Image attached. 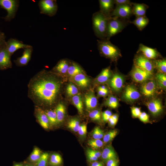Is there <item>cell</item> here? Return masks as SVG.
Here are the masks:
<instances>
[{"label":"cell","mask_w":166,"mask_h":166,"mask_svg":"<svg viewBox=\"0 0 166 166\" xmlns=\"http://www.w3.org/2000/svg\"><path fill=\"white\" fill-rule=\"evenodd\" d=\"M86 152L89 153L98 158L100 157L101 155V152H100L88 148L87 149Z\"/></svg>","instance_id":"7dc6e473"},{"label":"cell","mask_w":166,"mask_h":166,"mask_svg":"<svg viewBox=\"0 0 166 166\" xmlns=\"http://www.w3.org/2000/svg\"><path fill=\"white\" fill-rule=\"evenodd\" d=\"M72 77L75 84L82 88L87 87L90 83V79L85 73L78 74Z\"/></svg>","instance_id":"7402d4cb"},{"label":"cell","mask_w":166,"mask_h":166,"mask_svg":"<svg viewBox=\"0 0 166 166\" xmlns=\"http://www.w3.org/2000/svg\"><path fill=\"white\" fill-rule=\"evenodd\" d=\"M51 73L43 70L30 80L28 96L36 104L51 106L56 103L60 95L62 83Z\"/></svg>","instance_id":"6da1fadb"},{"label":"cell","mask_w":166,"mask_h":166,"mask_svg":"<svg viewBox=\"0 0 166 166\" xmlns=\"http://www.w3.org/2000/svg\"><path fill=\"white\" fill-rule=\"evenodd\" d=\"M66 93L68 97H72L78 93V90L76 86L72 82H70L66 87Z\"/></svg>","instance_id":"e575fe53"},{"label":"cell","mask_w":166,"mask_h":166,"mask_svg":"<svg viewBox=\"0 0 166 166\" xmlns=\"http://www.w3.org/2000/svg\"><path fill=\"white\" fill-rule=\"evenodd\" d=\"M157 84L154 80H148L144 82L141 87V91L145 97H153L156 91Z\"/></svg>","instance_id":"7c38bea8"},{"label":"cell","mask_w":166,"mask_h":166,"mask_svg":"<svg viewBox=\"0 0 166 166\" xmlns=\"http://www.w3.org/2000/svg\"><path fill=\"white\" fill-rule=\"evenodd\" d=\"M10 57L6 45L0 49V70H5L12 67Z\"/></svg>","instance_id":"5bb4252c"},{"label":"cell","mask_w":166,"mask_h":166,"mask_svg":"<svg viewBox=\"0 0 166 166\" xmlns=\"http://www.w3.org/2000/svg\"><path fill=\"white\" fill-rule=\"evenodd\" d=\"M105 105L112 109H116L119 105L118 99L115 96L110 95L105 102Z\"/></svg>","instance_id":"d6a6232c"},{"label":"cell","mask_w":166,"mask_h":166,"mask_svg":"<svg viewBox=\"0 0 166 166\" xmlns=\"http://www.w3.org/2000/svg\"><path fill=\"white\" fill-rule=\"evenodd\" d=\"M44 111L48 119L49 125L53 126L57 124L55 110H47Z\"/></svg>","instance_id":"1f68e13d"},{"label":"cell","mask_w":166,"mask_h":166,"mask_svg":"<svg viewBox=\"0 0 166 166\" xmlns=\"http://www.w3.org/2000/svg\"><path fill=\"white\" fill-rule=\"evenodd\" d=\"M117 131L116 129L109 131L106 134H105L103 137V142L104 143L110 142L117 136Z\"/></svg>","instance_id":"f35d334b"},{"label":"cell","mask_w":166,"mask_h":166,"mask_svg":"<svg viewBox=\"0 0 166 166\" xmlns=\"http://www.w3.org/2000/svg\"><path fill=\"white\" fill-rule=\"evenodd\" d=\"M85 73L82 68L78 64L74 62H70L67 73L71 77L78 74Z\"/></svg>","instance_id":"484cf974"},{"label":"cell","mask_w":166,"mask_h":166,"mask_svg":"<svg viewBox=\"0 0 166 166\" xmlns=\"http://www.w3.org/2000/svg\"><path fill=\"white\" fill-rule=\"evenodd\" d=\"M132 115L134 117H138L141 113L140 108L136 107H132L131 108Z\"/></svg>","instance_id":"bcb514c9"},{"label":"cell","mask_w":166,"mask_h":166,"mask_svg":"<svg viewBox=\"0 0 166 166\" xmlns=\"http://www.w3.org/2000/svg\"><path fill=\"white\" fill-rule=\"evenodd\" d=\"M140 120L144 123H147L149 121V116L145 112H141L138 117Z\"/></svg>","instance_id":"f907efd6"},{"label":"cell","mask_w":166,"mask_h":166,"mask_svg":"<svg viewBox=\"0 0 166 166\" xmlns=\"http://www.w3.org/2000/svg\"><path fill=\"white\" fill-rule=\"evenodd\" d=\"M36 117L41 125L44 129H47L49 127V124L48 117L45 111L38 106L35 111Z\"/></svg>","instance_id":"ffe728a7"},{"label":"cell","mask_w":166,"mask_h":166,"mask_svg":"<svg viewBox=\"0 0 166 166\" xmlns=\"http://www.w3.org/2000/svg\"><path fill=\"white\" fill-rule=\"evenodd\" d=\"M112 76V73L109 67L102 69L97 77L95 81L98 84H103L109 80Z\"/></svg>","instance_id":"603a6c76"},{"label":"cell","mask_w":166,"mask_h":166,"mask_svg":"<svg viewBox=\"0 0 166 166\" xmlns=\"http://www.w3.org/2000/svg\"><path fill=\"white\" fill-rule=\"evenodd\" d=\"M19 5L18 0H0V6L6 10L7 14L4 18L6 21L9 22L14 18Z\"/></svg>","instance_id":"5b68a950"},{"label":"cell","mask_w":166,"mask_h":166,"mask_svg":"<svg viewBox=\"0 0 166 166\" xmlns=\"http://www.w3.org/2000/svg\"><path fill=\"white\" fill-rule=\"evenodd\" d=\"M89 116L92 120L95 121L100 122L102 120L101 113L98 109H94L90 111Z\"/></svg>","instance_id":"ab89813d"},{"label":"cell","mask_w":166,"mask_h":166,"mask_svg":"<svg viewBox=\"0 0 166 166\" xmlns=\"http://www.w3.org/2000/svg\"><path fill=\"white\" fill-rule=\"evenodd\" d=\"M30 45L24 44L22 41L13 38L9 39L6 43V48L11 56L17 50L24 49Z\"/></svg>","instance_id":"8fae6325"},{"label":"cell","mask_w":166,"mask_h":166,"mask_svg":"<svg viewBox=\"0 0 166 166\" xmlns=\"http://www.w3.org/2000/svg\"><path fill=\"white\" fill-rule=\"evenodd\" d=\"M84 101L86 109L88 110L93 109L97 105V98L92 91H89L85 94Z\"/></svg>","instance_id":"d6986e66"},{"label":"cell","mask_w":166,"mask_h":166,"mask_svg":"<svg viewBox=\"0 0 166 166\" xmlns=\"http://www.w3.org/2000/svg\"><path fill=\"white\" fill-rule=\"evenodd\" d=\"M63 160L61 156L58 153H53L49 156L48 165L49 166H61Z\"/></svg>","instance_id":"f546056e"},{"label":"cell","mask_w":166,"mask_h":166,"mask_svg":"<svg viewBox=\"0 0 166 166\" xmlns=\"http://www.w3.org/2000/svg\"><path fill=\"white\" fill-rule=\"evenodd\" d=\"M149 20L145 16L136 17V19L128 22L134 24L140 30H142L148 24Z\"/></svg>","instance_id":"83f0119b"},{"label":"cell","mask_w":166,"mask_h":166,"mask_svg":"<svg viewBox=\"0 0 166 166\" xmlns=\"http://www.w3.org/2000/svg\"><path fill=\"white\" fill-rule=\"evenodd\" d=\"M154 65L160 73H165L166 72V60L164 59L154 61Z\"/></svg>","instance_id":"8d00e7d4"},{"label":"cell","mask_w":166,"mask_h":166,"mask_svg":"<svg viewBox=\"0 0 166 166\" xmlns=\"http://www.w3.org/2000/svg\"><path fill=\"white\" fill-rule=\"evenodd\" d=\"M140 94L135 87L133 85L127 86L125 88L122 98L125 101L132 102L138 99Z\"/></svg>","instance_id":"30bf717a"},{"label":"cell","mask_w":166,"mask_h":166,"mask_svg":"<svg viewBox=\"0 0 166 166\" xmlns=\"http://www.w3.org/2000/svg\"><path fill=\"white\" fill-rule=\"evenodd\" d=\"M156 83L160 87L165 89L166 87V76L164 73H159L156 76Z\"/></svg>","instance_id":"d590c367"},{"label":"cell","mask_w":166,"mask_h":166,"mask_svg":"<svg viewBox=\"0 0 166 166\" xmlns=\"http://www.w3.org/2000/svg\"><path fill=\"white\" fill-rule=\"evenodd\" d=\"M133 80L139 83H144L151 79L152 74L134 66L130 73Z\"/></svg>","instance_id":"9c48e42d"},{"label":"cell","mask_w":166,"mask_h":166,"mask_svg":"<svg viewBox=\"0 0 166 166\" xmlns=\"http://www.w3.org/2000/svg\"><path fill=\"white\" fill-rule=\"evenodd\" d=\"M114 4L116 6L126 4H130L131 3L129 0H114Z\"/></svg>","instance_id":"816d5d0a"},{"label":"cell","mask_w":166,"mask_h":166,"mask_svg":"<svg viewBox=\"0 0 166 166\" xmlns=\"http://www.w3.org/2000/svg\"><path fill=\"white\" fill-rule=\"evenodd\" d=\"M97 90H100L103 91H109L105 85H102L99 86L97 88Z\"/></svg>","instance_id":"9f6ffc18"},{"label":"cell","mask_w":166,"mask_h":166,"mask_svg":"<svg viewBox=\"0 0 166 166\" xmlns=\"http://www.w3.org/2000/svg\"><path fill=\"white\" fill-rule=\"evenodd\" d=\"M99 2L100 8L99 11L107 17H111V14L114 9V0H99Z\"/></svg>","instance_id":"ac0fdd59"},{"label":"cell","mask_w":166,"mask_h":166,"mask_svg":"<svg viewBox=\"0 0 166 166\" xmlns=\"http://www.w3.org/2000/svg\"><path fill=\"white\" fill-rule=\"evenodd\" d=\"M128 22L116 17H109L107 23L106 39L109 40L112 37L121 32Z\"/></svg>","instance_id":"277c9868"},{"label":"cell","mask_w":166,"mask_h":166,"mask_svg":"<svg viewBox=\"0 0 166 166\" xmlns=\"http://www.w3.org/2000/svg\"><path fill=\"white\" fill-rule=\"evenodd\" d=\"M13 166H25V164L22 163H16L14 164Z\"/></svg>","instance_id":"6f0895ef"},{"label":"cell","mask_w":166,"mask_h":166,"mask_svg":"<svg viewBox=\"0 0 166 166\" xmlns=\"http://www.w3.org/2000/svg\"><path fill=\"white\" fill-rule=\"evenodd\" d=\"M49 157L48 153H43L38 161L34 164V166H47Z\"/></svg>","instance_id":"74e56055"},{"label":"cell","mask_w":166,"mask_h":166,"mask_svg":"<svg viewBox=\"0 0 166 166\" xmlns=\"http://www.w3.org/2000/svg\"><path fill=\"white\" fill-rule=\"evenodd\" d=\"M137 52H140L142 55L149 60L156 59L160 56V53L156 49L148 47L142 44H140Z\"/></svg>","instance_id":"2e32d148"},{"label":"cell","mask_w":166,"mask_h":166,"mask_svg":"<svg viewBox=\"0 0 166 166\" xmlns=\"http://www.w3.org/2000/svg\"><path fill=\"white\" fill-rule=\"evenodd\" d=\"M134 63L135 66L152 74L154 68V64L143 55H138L134 59Z\"/></svg>","instance_id":"52a82bcc"},{"label":"cell","mask_w":166,"mask_h":166,"mask_svg":"<svg viewBox=\"0 0 166 166\" xmlns=\"http://www.w3.org/2000/svg\"><path fill=\"white\" fill-rule=\"evenodd\" d=\"M149 111L154 116L160 115L163 111V107L161 100L157 98L154 99L147 103Z\"/></svg>","instance_id":"9a60e30c"},{"label":"cell","mask_w":166,"mask_h":166,"mask_svg":"<svg viewBox=\"0 0 166 166\" xmlns=\"http://www.w3.org/2000/svg\"><path fill=\"white\" fill-rule=\"evenodd\" d=\"M112 115V112L110 111L107 110L102 113V119L104 122H106L108 121Z\"/></svg>","instance_id":"f6af8a7d"},{"label":"cell","mask_w":166,"mask_h":166,"mask_svg":"<svg viewBox=\"0 0 166 166\" xmlns=\"http://www.w3.org/2000/svg\"><path fill=\"white\" fill-rule=\"evenodd\" d=\"M87 126L86 124H80L78 132L79 136L82 137L86 136L87 133Z\"/></svg>","instance_id":"7bdbcfd3"},{"label":"cell","mask_w":166,"mask_h":166,"mask_svg":"<svg viewBox=\"0 0 166 166\" xmlns=\"http://www.w3.org/2000/svg\"><path fill=\"white\" fill-rule=\"evenodd\" d=\"M105 133L99 127H95L93 130L91 135L93 139H101L103 138Z\"/></svg>","instance_id":"60d3db41"},{"label":"cell","mask_w":166,"mask_h":166,"mask_svg":"<svg viewBox=\"0 0 166 166\" xmlns=\"http://www.w3.org/2000/svg\"><path fill=\"white\" fill-rule=\"evenodd\" d=\"M57 124H60L64 121L65 115L66 108L64 104L60 102L57 105L55 109Z\"/></svg>","instance_id":"4316f807"},{"label":"cell","mask_w":166,"mask_h":166,"mask_svg":"<svg viewBox=\"0 0 166 166\" xmlns=\"http://www.w3.org/2000/svg\"><path fill=\"white\" fill-rule=\"evenodd\" d=\"M80 121L77 118H74L70 119L67 123V127L72 131L78 132L80 126Z\"/></svg>","instance_id":"836d02e7"},{"label":"cell","mask_w":166,"mask_h":166,"mask_svg":"<svg viewBox=\"0 0 166 166\" xmlns=\"http://www.w3.org/2000/svg\"><path fill=\"white\" fill-rule=\"evenodd\" d=\"M124 82V78L121 75L116 73L109 81V85L111 89L115 92H119L122 89Z\"/></svg>","instance_id":"4fadbf2b"},{"label":"cell","mask_w":166,"mask_h":166,"mask_svg":"<svg viewBox=\"0 0 166 166\" xmlns=\"http://www.w3.org/2000/svg\"><path fill=\"white\" fill-rule=\"evenodd\" d=\"M87 160L89 162L92 163L97 161L98 158L92 155L91 154L86 152Z\"/></svg>","instance_id":"f5cc1de1"},{"label":"cell","mask_w":166,"mask_h":166,"mask_svg":"<svg viewBox=\"0 0 166 166\" xmlns=\"http://www.w3.org/2000/svg\"><path fill=\"white\" fill-rule=\"evenodd\" d=\"M132 14V8L131 3L116 6L111 13V16L125 19L129 18Z\"/></svg>","instance_id":"ba28073f"},{"label":"cell","mask_w":166,"mask_h":166,"mask_svg":"<svg viewBox=\"0 0 166 166\" xmlns=\"http://www.w3.org/2000/svg\"><path fill=\"white\" fill-rule=\"evenodd\" d=\"M72 101L74 105L77 109L79 114L83 113V99L81 95L79 93L72 97Z\"/></svg>","instance_id":"f1b7e54d"},{"label":"cell","mask_w":166,"mask_h":166,"mask_svg":"<svg viewBox=\"0 0 166 166\" xmlns=\"http://www.w3.org/2000/svg\"><path fill=\"white\" fill-rule=\"evenodd\" d=\"M110 17H107L100 11L93 15V29L96 36L100 40L106 39L107 23Z\"/></svg>","instance_id":"7a4b0ae2"},{"label":"cell","mask_w":166,"mask_h":166,"mask_svg":"<svg viewBox=\"0 0 166 166\" xmlns=\"http://www.w3.org/2000/svg\"><path fill=\"white\" fill-rule=\"evenodd\" d=\"M97 90L98 95L99 97H105L109 93V91H103L98 90Z\"/></svg>","instance_id":"db71d44e"},{"label":"cell","mask_w":166,"mask_h":166,"mask_svg":"<svg viewBox=\"0 0 166 166\" xmlns=\"http://www.w3.org/2000/svg\"><path fill=\"white\" fill-rule=\"evenodd\" d=\"M89 166H104L102 162L95 161L91 163Z\"/></svg>","instance_id":"11a10c76"},{"label":"cell","mask_w":166,"mask_h":166,"mask_svg":"<svg viewBox=\"0 0 166 166\" xmlns=\"http://www.w3.org/2000/svg\"><path fill=\"white\" fill-rule=\"evenodd\" d=\"M70 62L66 59H62L59 61L53 68V71L58 73H67Z\"/></svg>","instance_id":"d4e9b609"},{"label":"cell","mask_w":166,"mask_h":166,"mask_svg":"<svg viewBox=\"0 0 166 166\" xmlns=\"http://www.w3.org/2000/svg\"><path fill=\"white\" fill-rule=\"evenodd\" d=\"M6 36L4 33L0 31V49L6 45Z\"/></svg>","instance_id":"c3c4849f"},{"label":"cell","mask_w":166,"mask_h":166,"mask_svg":"<svg viewBox=\"0 0 166 166\" xmlns=\"http://www.w3.org/2000/svg\"><path fill=\"white\" fill-rule=\"evenodd\" d=\"M118 158L108 160L105 163L106 166H118L119 164Z\"/></svg>","instance_id":"681fc988"},{"label":"cell","mask_w":166,"mask_h":166,"mask_svg":"<svg viewBox=\"0 0 166 166\" xmlns=\"http://www.w3.org/2000/svg\"><path fill=\"white\" fill-rule=\"evenodd\" d=\"M104 142L101 139H91L88 142V145L93 148L97 149L101 148L104 145Z\"/></svg>","instance_id":"b9f144b4"},{"label":"cell","mask_w":166,"mask_h":166,"mask_svg":"<svg viewBox=\"0 0 166 166\" xmlns=\"http://www.w3.org/2000/svg\"><path fill=\"white\" fill-rule=\"evenodd\" d=\"M24 51L22 56L14 61L16 64L20 66L26 65L31 59L33 48L30 45L24 49Z\"/></svg>","instance_id":"e0dca14e"},{"label":"cell","mask_w":166,"mask_h":166,"mask_svg":"<svg viewBox=\"0 0 166 166\" xmlns=\"http://www.w3.org/2000/svg\"><path fill=\"white\" fill-rule=\"evenodd\" d=\"M38 6L41 14L50 17L54 16L58 10L57 1L55 0H41L38 2Z\"/></svg>","instance_id":"8992f818"},{"label":"cell","mask_w":166,"mask_h":166,"mask_svg":"<svg viewBox=\"0 0 166 166\" xmlns=\"http://www.w3.org/2000/svg\"><path fill=\"white\" fill-rule=\"evenodd\" d=\"M132 8V14H134L136 17L145 15L148 6L144 3H131Z\"/></svg>","instance_id":"cb8c5ba5"},{"label":"cell","mask_w":166,"mask_h":166,"mask_svg":"<svg viewBox=\"0 0 166 166\" xmlns=\"http://www.w3.org/2000/svg\"><path fill=\"white\" fill-rule=\"evenodd\" d=\"M101 157L104 163L109 160L118 158L117 153L111 145L105 147L101 152Z\"/></svg>","instance_id":"44dd1931"},{"label":"cell","mask_w":166,"mask_h":166,"mask_svg":"<svg viewBox=\"0 0 166 166\" xmlns=\"http://www.w3.org/2000/svg\"><path fill=\"white\" fill-rule=\"evenodd\" d=\"M97 45L99 51L102 56L116 61L121 57V50L109 40L106 39L97 40Z\"/></svg>","instance_id":"3957f363"},{"label":"cell","mask_w":166,"mask_h":166,"mask_svg":"<svg viewBox=\"0 0 166 166\" xmlns=\"http://www.w3.org/2000/svg\"><path fill=\"white\" fill-rule=\"evenodd\" d=\"M118 119V116L117 114L112 115L109 119L108 121L110 126H114L117 122Z\"/></svg>","instance_id":"ee69618b"},{"label":"cell","mask_w":166,"mask_h":166,"mask_svg":"<svg viewBox=\"0 0 166 166\" xmlns=\"http://www.w3.org/2000/svg\"><path fill=\"white\" fill-rule=\"evenodd\" d=\"M42 153L40 149L38 148H35L28 160V163L35 164L40 159Z\"/></svg>","instance_id":"4dcf8cb0"},{"label":"cell","mask_w":166,"mask_h":166,"mask_svg":"<svg viewBox=\"0 0 166 166\" xmlns=\"http://www.w3.org/2000/svg\"><path fill=\"white\" fill-rule=\"evenodd\" d=\"M25 166H34V165L28 163H25Z\"/></svg>","instance_id":"680465c9"}]
</instances>
